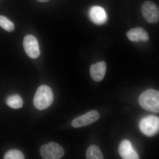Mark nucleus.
<instances>
[{
    "instance_id": "obj_2",
    "label": "nucleus",
    "mask_w": 159,
    "mask_h": 159,
    "mask_svg": "<svg viewBox=\"0 0 159 159\" xmlns=\"http://www.w3.org/2000/svg\"><path fill=\"white\" fill-rule=\"evenodd\" d=\"M140 106L146 110L158 113L159 93L154 89H148L143 92L139 98Z\"/></svg>"
},
{
    "instance_id": "obj_1",
    "label": "nucleus",
    "mask_w": 159,
    "mask_h": 159,
    "mask_svg": "<svg viewBox=\"0 0 159 159\" xmlns=\"http://www.w3.org/2000/svg\"><path fill=\"white\" fill-rule=\"evenodd\" d=\"M54 100V95L51 88L43 85L37 89L33 99L34 107L39 110L49 107Z\"/></svg>"
},
{
    "instance_id": "obj_14",
    "label": "nucleus",
    "mask_w": 159,
    "mask_h": 159,
    "mask_svg": "<svg viewBox=\"0 0 159 159\" xmlns=\"http://www.w3.org/2000/svg\"><path fill=\"white\" fill-rule=\"evenodd\" d=\"M0 26L9 32L13 31L15 29L14 24L3 16H0Z\"/></svg>"
},
{
    "instance_id": "obj_4",
    "label": "nucleus",
    "mask_w": 159,
    "mask_h": 159,
    "mask_svg": "<svg viewBox=\"0 0 159 159\" xmlns=\"http://www.w3.org/2000/svg\"><path fill=\"white\" fill-rule=\"evenodd\" d=\"M40 152L43 159H59L63 156L64 150L57 143L53 142L43 145Z\"/></svg>"
},
{
    "instance_id": "obj_3",
    "label": "nucleus",
    "mask_w": 159,
    "mask_h": 159,
    "mask_svg": "<svg viewBox=\"0 0 159 159\" xmlns=\"http://www.w3.org/2000/svg\"><path fill=\"white\" fill-rule=\"evenodd\" d=\"M139 127L142 133L145 135L153 136L159 131V118L153 116L145 117L140 121Z\"/></svg>"
},
{
    "instance_id": "obj_16",
    "label": "nucleus",
    "mask_w": 159,
    "mask_h": 159,
    "mask_svg": "<svg viewBox=\"0 0 159 159\" xmlns=\"http://www.w3.org/2000/svg\"><path fill=\"white\" fill-rule=\"evenodd\" d=\"M38 2H48L49 0H37Z\"/></svg>"
},
{
    "instance_id": "obj_8",
    "label": "nucleus",
    "mask_w": 159,
    "mask_h": 159,
    "mask_svg": "<svg viewBox=\"0 0 159 159\" xmlns=\"http://www.w3.org/2000/svg\"><path fill=\"white\" fill-rule=\"evenodd\" d=\"M89 17L93 23L98 25H104L107 21V16L102 7L94 6L90 9Z\"/></svg>"
},
{
    "instance_id": "obj_5",
    "label": "nucleus",
    "mask_w": 159,
    "mask_h": 159,
    "mask_svg": "<svg viewBox=\"0 0 159 159\" xmlns=\"http://www.w3.org/2000/svg\"><path fill=\"white\" fill-rule=\"evenodd\" d=\"M142 16L146 21L156 24L159 20V10L157 6L152 2H145L142 6Z\"/></svg>"
},
{
    "instance_id": "obj_11",
    "label": "nucleus",
    "mask_w": 159,
    "mask_h": 159,
    "mask_svg": "<svg viewBox=\"0 0 159 159\" xmlns=\"http://www.w3.org/2000/svg\"><path fill=\"white\" fill-rule=\"evenodd\" d=\"M126 35L132 42H147L149 39L147 31L140 27L131 29L127 32Z\"/></svg>"
},
{
    "instance_id": "obj_6",
    "label": "nucleus",
    "mask_w": 159,
    "mask_h": 159,
    "mask_svg": "<svg viewBox=\"0 0 159 159\" xmlns=\"http://www.w3.org/2000/svg\"><path fill=\"white\" fill-rule=\"evenodd\" d=\"M25 51L29 57L35 59L39 57L40 51L37 39L33 35H26L23 41Z\"/></svg>"
},
{
    "instance_id": "obj_7",
    "label": "nucleus",
    "mask_w": 159,
    "mask_h": 159,
    "mask_svg": "<svg viewBox=\"0 0 159 159\" xmlns=\"http://www.w3.org/2000/svg\"><path fill=\"white\" fill-rule=\"evenodd\" d=\"M100 118V115L96 111H91L72 121V125L75 128L86 126L96 122Z\"/></svg>"
},
{
    "instance_id": "obj_12",
    "label": "nucleus",
    "mask_w": 159,
    "mask_h": 159,
    "mask_svg": "<svg viewBox=\"0 0 159 159\" xmlns=\"http://www.w3.org/2000/svg\"><path fill=\"white\" fill-rule=\"evenodd\" d=\"M86 158L88 159H103L102 152L97 145L90 146L86 151Z\"/></svg>"
},
{
    "instance_id": "obj_10",
    "label": "nucleus",
    "mask_w": 159,
    "mask_h": 159,
    "mask_svg": "<svg viewBox=\"0 0 159 159\" xmlns=\"http://www.w3.org/2000/svg\"><path fill=\"white\" fill-rule=\"evenodd\" d=\"M107 65L105 61H99L91 66L90 74L94 81H101L105 77Z\"/></svg>"
},
{
    "instance_id": "obj_13",
    "label": "nucleus",
    "mask_w": 159,
    "mask_h": 159,
    "mask_svg": "<svg viewBox=\"0 0 159 159\" xmlns=\"http://www.w3.org/2000/svg\"><path fill=\"white\" fill-rule=\"evenodd\" d=\"M6 103L11 108L19 109L22 107L23 100L19 95L15 94L9 96L7 98Z\"/></svg>"
},
{
    "instance_id": "obj_9",
    "label": "nucleus",
    "mask_w": 159,
    "mask_h": 159,
    "mask_svg": "<svg viewBox=\"0 0 159 159\" xmlns=\"http://www.w3.org/2000/svg\"><path fill=\"white\" fill-rule=\"evenodd\" d=\"M120 156L124 159H138L139 156L132 147L131 143L128 140L122 141L119 148Z\"/></svg>"
},
{
    "instance_id": "obj_15",
    "label": "nucleus",
    "mask_w": 159,
    "mask_h": 159,
    "mask_svg": "<svg viewBox=\"0 0 159 159\" xmlns=\"http://www.w3.org/2000/svg\"><path fill=\"white\" fill-rule=\"evenodd\" d=\"M5 159H24L25 156L20 151L16 149L10 150L6 152L4 156Z\"/></svg>"
}]
</instances>
